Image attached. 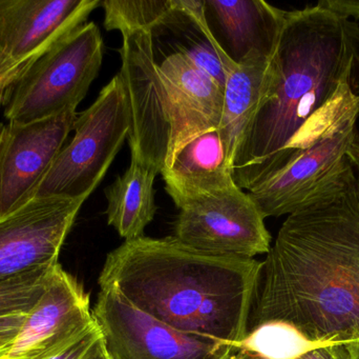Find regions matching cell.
Returning a JSON list of instances; mask_svg holds the SVG:
<instances>
[{"instance_id":"cell-3","label":"cell","mask_w":359,"mask_h":359,"mask_svg":"<svg viewBox=\"0 0 359 359\" xmlns=\"http://www.w3.org/2000/svg\"><path fill=\"white\" fill-rule=\"evenodd\" d=\"M263 263L190 248L172 237L126 240L107 255L101 288L190 334L240 350L261 282Z\"/></svg>"},{"instance_id":"cell-29","label":"cell","mask_w":359,"mask_h":359,"mask_svg":"<svg viewBox=\"0 0 359 359\" xmlns=\"http://www.w3.org/2000/svg\"><path fill=\"white\" fill-rule=\"evenodd\" d=\"M353 162L354 166H355L356 178H358V185L359 192V135L358 139H356L355 145H354Z\"/></svg>"},{"instance_id":"cell-15","label":"cell","mask_w":359,"mask_h":359,"mask_svg":"<svg viewBox=\"0 0 359 359\" xmlns=\"http://www.w3.org/2000/svg\"><path fill=\"white\" fill-rule=\"evenodd\" d=\"M285 13L263 0H205L209 27L236 63L272 57Z\"/></svg>"},{"instance_id":"cell-7","label":"cell","mask_w":359,"mask_h":359,"mask_svg":"<svg viewBox=\"0 0 359 359\" xmlns=\"http://www.w3.org/2000/svg\"><path fill=\"white\" fill-rule=\"evenodd\" d=\"M120 70L128 114L130 162L161 174L172 136L170 103L154 52L153 32H124Z\"/></svg>"},{"instance_id":"cell-26","label":"cell","mask_w":359,"mask_h":359,"mask_svg":"<svg viewBox=\"0 0 359 359\" xmlns=\"http://www.w3.org/2000/svg\"><path fill=\"white\" fill-rule=\"evenodd\" d=\"M333 346H322V347L314 348L294 359H339L335 353Z\"/></svg>"},{"instance_id":"cell-2","label":"cell","mask_w":359,"mask_h":359,"mask_svg":"<svg viewBox=\"0 0 359 359\" xmlns=\"http://www.w3.org/2000/svg\"><path fill=\"white\" fill-rule=\"evenodd\" d=\"M271 93L234 164L236 185L250 191L290 160L305 131L339 100L359 95V25L318 2L286 11Z\"/></svg>"},{"instance_id":"cell-13","label":"cell","mask_w":359,"mask_h":359,"mask_svg":"<svg viewBox=\"0 0 359 359\" xmlns=\"http://www.w3.org/2000/svg\"><path fill=\"white\" fill-rule=\"evenodd\" d=\"M96 324L90 294L57 265L37 305L25 316L12 344L0 359H48L65 351Z\"/></svg>"},{"instance_id":"cell-31","label":"cell","mask_w":359,"mask_h":359,"mask_svg":"<svg viewBox=\"0 0 359 359\" xmlns=\"http://www.w3.org/2000/svg\"><path fill=\"white\" fill-rule=\"evenodd\" d=\"M4 100H6V93L4 92V89H2L1 79H0V107L4 105Z\"/></svg>"},{"instance_id":"cell-17","label":"cell","mask_w":359,"mask_h":359,"mask_svg":"<svg viewBox=\"0 0 359 359\" xmlns=\"http://www.w3.org/2000/svg\"><path fill=\"white\" fill-rule=\"evenodd\" d=\"M273 74L272 57L249 58L236 63L228 72L219 130L232 169L248 138L257 112L271 93Z\"/></svg>"},{"instance_id":"cell-23","label":"cell","mask_w":359,"mask_h":359,"mask_svg":"<svg viewBox=\"0 0 359 359\" xmlns=\"http://www.w3.org/2000/svg\"><path fill=\"white\" fill-rule=\"evenodd\" d=\"M101 337L102 333L96 322L88 332L84 333L65 351L48 359H81Z\"/></svg>"},{"instance_id":"cell-14","label":"cell","mask_w":359,"mask_h":359,"mask_svg":"<svg viewBox=\"0 0 359 359\" xmlns=\"http://www.w3.org/2000/svg\"><path fill=\"white\" fill-rule=\"evenodd\" d=\"M158 65L168 93L172 122L168 167L184 145L219 128L224 89L181 53L168 55Z\"/></svg>"},{"instance_id":"cell-28","label":"cell","mask_w":359,"mask_h":359,"mask_svg":"<svg viewBox=\"0 0 359 359\" xmlns=\"http://www.w3.org/2000/svg\"><path fill=\"white\" fill-rule=\"evenodd\" d=\"M81 359H111L107 353L102 337L90 347V349L86 352V355Z\"/></svg>"},{"instance_id":"cell-30","label":"cell","mask_w":359,"mask_h":359,"mask_svg":"<svg viewBox=\"0 0 359 359\" xmlns=\"http://www.w3.org/2000/svg\"><path fill=\"white\" fill-rule=\"evenodd\" d=\"M231 359H267L263 358V356L259 355V354L251 353V352L240 351L236 354Z\"/></svg>"},{"instance_id":"cell-10","label":"cell","mask_w":359,"mask_h":359,"mask_svg":"<svg viewBox=\"0 0 359 359\" xmlns=\"http://www.w3.org/2000/svg\"><path fill=\"white\" fill-rule=\"evenodd\" d=\"M265 219L250 194L234 185L181 209L174 237L202 252L253 259L271 248Z\"/></svg>"},{"instance_id":"cell-22","label":"cell","mask_w":359,"mask_h":359,"mask_svg":"<svg viewBox=\"0 0 359 359\" xmlns=\"http://www.w3.org/2000/svg\"><path fill=\"white\" fill-rule=\"evenodd\" d=\"M194 22V21H192ZM194 23V37L186 38V44H180L178 51L187 57L194 65L215 79L221 88L225 89L228 72L236 63L224 52L222 46L213 44Z\"/></svg>"},{"instance_id":"cell-27","label":"cell","mask_w":359,"mask_h":359,"mask_svg":"<svg viewBox=\"0 0 359 359\" xmlns=\"http://www.w3.org/2000/svg\"><path fill=\"white\" fill-rule=\"evenodd\" d=\"M333 347L339 359H359V339L345 345H334Z\"/></svg>"},{"instance_id":"cell-25","label":"cell","mask_w":359,"mask_h":359,"mask_svg":"<svg viewBox=\"0 0 359 359\" xmlns=\"http://www.w3.org/2000/svg\"><path fill=\"white\" fill-rule=\"evenodd\" d=\"M327 6L341 16L351 20H359V1L352 0H325Z\"/></svg>"},{"instance_id":"cell-24","label":"cell","mask_w":359,"mask_h":359,"mask_svg":"<svg viewBox=\"0 0 359 359\" xmlns=\"http://www.w3.org/2000/svg\"><path fill=\"white\" fill-rule=\"evenodd\" d=\"M25 316H6L0 318V352L8 348L14 341L25 322Z\"/></svg>"},{"instance_id":"cell-16","label":"cell","mask_w":359,"mask_h":359,"mask_svg":"<svg viewBox=\"0 0 359 359\" xmlns=\"http://www.w3.org/2000/svg\"><path fill=\"white\" fill-rule=\"evenodd\" d=\"M161 174L179 210L236 185L219 129L184 145Z\"/></svg>"},{"instance_id":"cell-32","label":"cell","mask_w":359,"mask_h":359,"mask_svg":"<svg viewBox=\"0 0 359 359\" xmlns=\"http://www.w3.org/2000/svg\"><path fill=\"white\" fill-rule=\"evenodd\" d=\"M4 126H6V124L0 122V141H1L2 135H4Z\"/></svg>"},{"instance_id":"cell-4","label":"cell","mask_w":359,"mask_h":359,"mask_svg":"<svg viewBox=\"0 0 359 359\" xmlns=\"http://www.w3.org/2000/svg\"><path fill=\"white\" fill-rule=\"evenodd\" d=\"M359 95H352L314 124L288 162L248 192L265 218L290 215L355 172Z\"/></svg>"},{"instance_id":"cell-5","label":"cell","mask_w":359,"mask_h":359,"mask_svg":"<svg viewBox=\"0 0 359 359\" xmlns=\"http://www.w3.org/2000/svg\"><path fill=\"white\" fill-rule=\"evenodd\" d=\"M104 42L98 25L86 22L44 53L11 86L4 117L27 124L77 110L102 65Z\"/></svg>"},{"instance_id":"cell-21","label":"cell","mask_w":359,"mask_h":359,"mask_svg":"<svg viewBox=\"0 0 359 359\" xmlns=\"http://www.w3.org/2000/svg\"><path fill=\"white\" fill-rule=\"evenodd\" d=\"M56 266L0 282V318L29 314L46 292Z\"/></svg>"},{"instance_id":"cell-9","label":"cell","mask_w":359,"mask_h":359,"mask_svg":"<svg viewBox=\"0 0 359 359\" xmlns=\"http://www.w3.org/2000/svg\"><path fill=\"white\" fill-rule=\"evenodd\" d=\"M102 0H0L4 92L53 46L86 23Z\"/></svg>"},{"instance_id":"cell-1","label":"cell","mask_w":359,"mask_h":359,"mask_svg":"<svg viewBox=\"0 0 359 359\" xmlns=\"http://www.w3.org/2000/svg\"><path fill=\"white\" fill-rule=\"evenodd\" d=\"M280 322L313 343L359 339L356 173L288 215L263 263L249 331Z\"/></svg>"},{"instance_id":"cell-8","label":"cell","mask_w":359,"mask_h":359,"mask_svg":"<svg viewBox=\"0 0 359 359\" xmlns=\"http://www.w3.org/2000/svg\"><path fill=\"white\" fill-rule=\"evenodd\" d=\"M93 315L111 359H231L240 351L176 330L130 305L115 289H100Z\"/></svg>"},{"instance_id":"cell-6","label":"cell","mask_w":359,"mask_h":359,"mask_svg":"<svg viewBox=\"0 0 359 359\" xmlns=\"http://www.w3.org/2000/svg\"><path fill=\"white\" fill-rule=\"evenodd\" d=\"M74 135L55 160L35 197L88 200L107 174L130 132V114L120 74L79 113Z\"/></svg>"},{"instance_id":"cell-18","label":"cell","mask_w":359,"mask_h":359,"mask_svg":"<svg viewBox=\"0 0 359 359\" xmlns=\"http://www.w3.org/2000/svg\"><path fill=\"white\" fill-rule=\"evenodd\" d=\"M156 177L153 171L130 162L126 172L104 190L107 223L126 240L143 237L145 228L155 217Z\"/></svg>"},{"instance_id":"cell-11","label":"cell","mask_w":359,"mask_h":359,"mask_svg":"<svg viewBox=\"0 0 359 359\" xmlns=\"http://www.w3.org/2000/svg\"><path fill=\"white\" fill-rule=\"evenodd\" d=\"M84 202L33 198L0 218V282L58 265L63 242Z\"/></svg>"},{"instance_id":"cell-12","label":"cell","mask_w":359,"mask_h":359,"mask_svg":"<svg viewBox=\"0 0 359 359\" xmlns=\"http://www.w3.org/2000/svg\"><path fill=\"white\" fill-rule=\"evenodd\" d=\"M78 113L4 126L0 141V218L35 197L40 183L65 145Z\"/></svg>"},{"instance_id":"cell-19","label":"cell","mask_w":359,"mask_h":359,"mask_svg":"<svg viewBox=\"0 0 359 359\" xmlns=\"http://www.w3.org/2000/svg\"><path fill=\"white\" fill-rule=\"evenodd\" d=\"M104 25L107 31L122 33L135 30L155 31L172 18L175 0H104Z\"/></svg>"},{"instance_id":"cell-20","label":"cell","mask_w":359,"mask_h":359,"mask_svg":"<svg viewBox=\"0 0 359 359\" xmlns=\"http://www.w3.org/2000/svg\"><path fill=\"white\" fill-rule=\"evenodd\" d=\"M322 346L309 341L297 329L285 322H269L251 329L240 350L267 359H294Z\"/></svg>"}]
</instances>
